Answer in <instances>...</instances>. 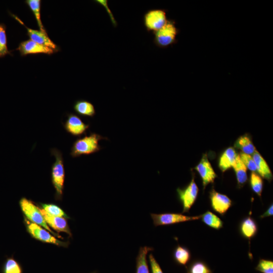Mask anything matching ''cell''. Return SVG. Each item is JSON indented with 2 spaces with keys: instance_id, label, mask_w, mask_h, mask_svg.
<instances>
[{
  "instance_id": "11",
  "label": "cell",
  "mask_w": 273,
  "mask_h": 273,
  "mask_svg": "<svg viewBox=\"0 0 273 273\" xmlns=\"http://www.w3.org/2000/svg\"><path fill=\"white\" fill-rule=\"evenodd\" d=\"M12 15L17 21L26 28L27 34L30 39L38 44L51 48L55 52L58 51V47L49 37L48 34H46L40 30L28 28L18 17L13 14Z\"/></svg>"
},
{
  "instance_id": "30",
  "label": "cell",
  "mask_w": 273,
  "mask_h": 273,
  "mask_svg": "<svg viewBox=\"0 0 273 273\" xmlns=\"http://www.w3.org/2000/svg\"><path fill=\"white\" fill-rule=\"evenodd\" d=\"M239 155L241 161L247 168L251 170L252 172H257L256 166L252 156L245 154L242 152Z\"/></svg>"
},
{
  "instance_id": "18",
  "label": "cell",
  "mask_w": 273,
  "mask_h": 273,
  "mask_svg": "<svg viewBox=\"0 0 273 273\" xmlns=\"http://www.w3.org/2000/svg\"><path fill=\"white\" fill-rule=\"evenodd\" d=\"M152 250V248L147 246L140 247L136 258L135 273H149L147 255Z\"/></svg>"
},
{
  "instance_id": "33",
  "label": "cell",
  "mask_w": 273,
  "mask_h": 273,
  "mask_svg": "<svg viewBox=\"0 0 273 273\" xmlns=\"http://www.w3.org/2000/svg\"><path fill=\"white\" fill-rule=\"evenodd\" d=\"M96 3L99 4H101V5H102L103 7H104L107 10V11L108 12V14L110 15V19L111 20V21L112 22V23L114 25V26H116L117 25V23L110 11V10L109 9V7H108L107 6V1H96Z\"/></svg>"
},
{
  "instance_id": "32",
  "label": "cell",
  "mask_w": 273,
  "mask_h": 273,
  "mask_svg": "<svg viewBox=\"0 0 273 273\" xmlns=\"http://www.w3.org/2000/svg\"><path fill=\"white\" fill-rule=\"evenodd\" d=\"M149 260L152 273H163L159 263L151 253L149 255Z\"/></svg>"
},
{
  "instance_id": "5",
  "label": "cell",
  "mask_w": 273,
  "mask_h": 273,
  "mask_svg": "<svg viewBox=\"0 0 273 273\" xmlns=\"http://www.w3.org/2000/svg\"><path fill=\"white\" fill-rule=\"evenodd\" d=\"M168 19L165 9H151L145 13L143 17L145 27L148 32H154L161 29Z\"/></svg>"
},
{
  "instance_id": "28",
  "label": "cell",
  "mask_w": 273,
  "mask_h": 273,
  "mask_svg": "<svg viewBox=\"0 0 273 273\" xmlns=\"http://www.w3.org/2000/svg\"><path fill=\"white\" fill-rule=\"evenodd\" d=\"M7 47L6 26L3 23H0V58L10 54Z\"/></svg>"
},
{
  "instance_id": "12",
  "label": "cell",
  "mask_w": 273,
  "mask_h": 273,
  "mask_svg": "<svg viewBox=\"0 0 273 273\" xmlns=\"http://www.w3.org/2000/svg\"><path fill=\"white\" fill-rule=\"evenodd\" d=\"M17 50L22 56L39 53L51 55L55 52L52 49L38 44L31 39L22 41Z\"/></svg>"
},
{
  "instance_id": "9",
  "label": "cell",
  "mask_w": 273,
  "mask_h": 273,
  "mask_svg": "<svg viewBox=\"0 0 273 273\" xmlns=\"http://www.w3.org/2000/svg\"><path fill=\"white\" fill-rule=\"evenodd\" d=\"M63 126L67 132L74 136H80L86 133L89 125L82 121L81 119L73 113L67 115V118Z\"/></svg>"
},
{
  "instance_id": "20",
  "label": "cell",
  "mask_w": 273,
  "mask_h": 273,
  "mask_svg": "<svg viewBox=\"0 0 273 273\" xmlns=\"http://www.w3.org/2000/svg\"><path fill=\"white\" fill-rule=\"evenodd\" d=\"M257 227L255 221L251 217L244 219L241 223L240 231L243 236L248 239L253 237L256 233Z\"/></svg>"
},
{
  "instance_id": "34",
  "label": "cell",
  "mask_w": 273,
  "mask_h": 273,
  "mask_svg": "<svg viewBox=\"0 0 273 273\" xmlns=\"http://www.w3.org/2000/svg\"><path fill=\"white\" fill-rule=\"evenodd\" d=\"M273 214V206L271 204L267 209V210L260 216L261 218H264L272 215Z\"/></svg>"
},
{
  "instance_id": "22",
  "label": "cell",
  "mask_w": 273,
  "mask_h": 273,
  "mask_svg": "<svg viewBox=\"0 0 273 273\" xmlns=\"http://www.w3.org/2000/svg\"><path fill=\"white\" fill-rule=\"evenodd\" d=\"M25 3L33 13L34 16L37 21L38 26L39 28V30L46 34H47V32L46 31V29H44V26L41 21V1L40 0H26L25 1Z\"/></svg>"
},
{
  "instance_id": "29",
  "label": "cell",
  "mask_w": 273,
  "mask_h": 273,
  "mask_svg": "<svg viewBox=\"0 0 273 273\" xmlns=\"http://www.w3.org/2000/svg\"><path fill=\"white\" fill-rule=\"evenodd\" d=\"M40 205L42 209L52 216L68 218L64 211L55 204L41 203Z\"/></svg>"
},
{
  "instance_id": "16",
  "label": "cell",
  "mask_w": 273,
  "mask_h": 273,
  "mask_svg": "<svg viewBox=\"0 0 273 273\" xmlns=\"http://www.w3.org/2000/svg\"><path fill=\"white\" fill-rule=\"evenodd\" d=\"M252 156L256 166L257 172L259 175L268 180H271L272 178V173L264 159L256 150Z\"/></svg>"
},
{
  "instance_id": "8",
  "label": "cell",
  "mask_w": 273,
  "mask_h": 273,
  "mask_svg": "<svg viewBox=\"0 0 273 273\" xmlns=\"http://www.w3.org/2000/svg\"><path fill=\"white\" fill-rule=\"evenodd\" d=\"M179 200L181 203L183 212H187L195 203L199 192L194 177L189 185L184 189L178 188L176 190Z\"/></svg>"
},
{
  "instance_id": "31",
  "label": "cell",
  "mask_w": 273,
  "mask_h": 273,
  "mask_svg": "<svg viewBox=\"0 0 273 273\" xmlns=\"http://www.w3.org/2000/svg\"><path fill=\"white\" fill-rule=\"evenodd\" d=\"M255 269L262 273H273V261L260 259Z\"/></svg>"
},
{
  "instance_id": "6",
  "label": "cell",
  "mask_w": 273,
  "mask_h": 273,
  "mask_svg": "<svg viewBox=\"0 0 273 273\" xmlns=\"http://www.w3.org/2000/svg\"><path fill=\"white\" fill-rule=\"evenodd\" d=\"M24 223L27 231L33 238L44 243L53 244L58 246H66L67 245L66 243L60 241L52 235L46 229L31 222L25 217L24 218Z\"/></svg>"
},
{
  "instance_id": "2",
  "label": "cell",
  "mask_w": 273,
  "mask_h": 273,
  "mask_svg": "<svg viewBox=\"0 0 273 273\" xmlns=\"http://www.w3.org/2000/svg\"><path fill=\"white\" fill-rule=\"evenodd\" d=\"M51 153L55 158L51 168V179L56 198L60 200L63 195L65 175L63 157L62 152L56 148L52 149Z\"/></svg>"
},
{
  "instance_id": "23",
  "label": "cell",
  "mask_w": 273,
  "mask_h": 273,
  "mask_svg": "<svg viewBox=\"0 0 273 273\" xmlns=\"http://www.w3.org/2000/svg\"><path fill=\"white\" fill-rule=\"evenodd\" d=\"M201 218L205 224L214 229L219 230L223 226L222 221L211 211H206L201 215Z\"/></svg>"
},
{
  "instance_id": "1",
  "label": "cell",
  "mask_w": 273,
  "mask_h": 273,
  "mask_svg": "<svg viewBox=\"0 0 273 273\" xmlns=\"http://www.w3.org/2000/svg\"><path fill=\"white\" fill-rule=\"evenodd\" d=\"M103 139H107L99 134L92 132L88 135L78 138L72 144L70 155L75 158L81 155H88L96 153L101 149L99 142Z\"/></svg>"
},
{
  "instance_id": "7",
  "label": "cell",
  "mask_w": 273,
  "mask_h": 273,
  "mask_svg": "<svg viewBox=\"0 0 273 273\" xmlns=\"http://www.w3.org/2000/svg\"><path fill=\"white\" fill-rule=\"evenodd\" d=\"M151 217L154 226H157L199 219L201 218V215L191 216L180 213H151Z\"/></svg>"
},
{
  "instance_id": "25",
  "label": "cell",
  "mask_w": 273,
  "mask_h": 273,
  "mask_svg": "<svg viewBox=\"0 0 273 273\" xmlns=\"http://www.w3.org/2000/svg\"><path fill=\"white\" fill-rule=\"evenodd\" d=\"M3 273H22L19 263L13 257L7 258L3 265Z\"/></svg>"
},
{
  "instance_id": "14",
  "label": "cell",
  "mask_w": 273,
  "mask_h": 273,
  "mask_svg": "<svg viewBox=\"0 0 273 273\" xmlns=\"http://www.w3.org/2000/svg\"><path fill=\"white\" fill-rule=\"evenodd\" d=\"M39 211L47 224L57 232H65L71 236L67 221L64 217L52 216L47 213L43 209L39 207Z\"/></svg>"
},
{
  "instance_id": "35",
  "label": "cell",
  "mask_w": 273,
  "mask_h": 273,
  "mask_svg": "<svg viewBox=\"0 0 273 273\" xmlns=\"http://www.w3.org/2000/svg\"><path fill=\"white\" fill-rule=\"evenodd\" d=\"M91 273H96V272L94 271V272H91Z\"/></svg>"
},
{
  "instance_id": "26",
  "label": "cell",
  "mask_w": 273,
  "mask_h": 273,
  "mask_svg": "<svg viewBox=\"0 0 273 273\" xmlns=\"http://www.w3.org/2000/svg\"><path fill=\"white\" fill-rule=\"evenodd\" d=\"M250 183L253 192L258 196H261L263 189V181L261 177L255 172L250 174Z\"/></svg>"
},
{
  "instance_id": "15",
  "label": "cell",
  "mask_w": 273,
  "mask_h": 273,
  "mask_svg": "<svg viewBox=\"0 0 273 273\" xmlns=\"http://www.w3.org/2000/svg\"><path fill=\"white\" fill-rule=\"evenodd\" d=\"M237 154L232 147L227 148L219 158L218 167L222 172H224L233 167L236 159Z\"/></svg>"
},
{
  "instance_id": "19",
  "label": "cell",
  "mask_w": 273,
  "mask_h": 273,
  "mask_svg": "<svg viewBox=\"0 0 273 273\" xmlns=\"http://www.w3.org/2000/svg\"><path fill=\"white\" fill-rule=\"evenodd\" d=\"M233 168L235 172L238 185L240 186L244 185L247 180V168L241 161L239 154L237 156Z\"/></svg>"
},
{
  "instance_id": "4",
  "label": "cell",
  "mask_w": 273,
  "mask_h": 273,
  "mask_svg": "<svg viewBox=\"0 0 273 273\" xmlns=\"http://www.w3.org/2000/svg\"><path fill=\"white\" fill-rule=\"evenodd\" d=\"M19 203L26 219L31 222L42 226L57 238H62L61 236L54 232L49 227L39 211V207L35 205L31 200L23 197L20 200Z\"/></svg>"
},
{
  "instance_id": "17",
  "label": "cell",
  "mask_w": 273,
  "mask_h": 273,
  "mask_svg": "<svg viewBox=\"0 0 273 273\" xmlns=\"http://www.w3.org/2000/svg\"><path fill=\"white\" fill-rule=\"evenodd\" d=\"M73 109L78 115L84 117H93L96 114L94 105L85 100L76 101L73 105Z\"/></svg>"
},
{
  "instance_id": "3",
  "label": "cell",
  "mask_w": 273,
  "mask_h": 273,
  "mask_svg": "<svg viewBox=\"0 0 273 273\" xmlns=\"http://www.w3.org/2000/svg\"><path fill=\"white\" fill-rule=\"evenodd\" d=\"M180 32L174 20L168 19L159 30L153 32L154 43L158 48L165 49L176 43L177 36Z\"/></svg>"
},
{
  "instance_id": "13",
  "label": "cell",
  "mask_w": 273,
  "mask_h": 273,
  "mask_svg": "<svg viewBox=\"0 0 273 273\" xmlns=\"http://www.w3.org/2000/svg\"><path fill=\"white\" fill-rule=\"evenodd\" d=\"M210 200L212 209L221 215H223L232 205V201L227 196L214 189L210 192Z\"/></svg>"
},
{
  "instance_id": "21",
  "label": "cell",
  "mask_w": 273,
  "mask_h": 273,
  "mask_svg": "<svg viewBox=\"0 0 273 273\" xmlns=\"http://www.w3.org/2000/svg\"><path fill=\"white\" fill-rule=\"evenodd\" d=\"M235 146L240 149L242 152L250 155H252L256 150L252 141L247 135L239 137L236 141Z\"/></svg>"
},
{
  "instance_id": "27",
  "label": "cell",
  "mask_w": 273,
  "mask_h": 273,
  "mask_svg": "<svg viewBox=\"0 0 273 273\" xmlns=\"http://www.w3.org/2000/svg\"><path fill=\"white\" fill-rule=\"evenodd\" d=\"M188 273H212L208 266L203 261L193 262L188 268Z\"/></svg>"
},
{
  "instance_id": "24",
  "label": "cell",
  "mask_w": 273,
  "mask_h": 273,
  "mask_svg": "<svg viewBox=\"0 0 273 273\" xmlns=\"http://www.w3.org/2000/svg\"><path fill=\"white\" fill-rule=\"evenodd\" d=\"M173 256L175 261L183 265H186L191 259V253L189 250L180 246L176 247Z\"/></svg>"
},
{
  "instance_id": "10",
  "label": "cell",
  "mask_w": 273,
  "mask_h": 273,
  "mask_svg": "<svg viewBox=\"0 0 273 273\" xmlns=\"http://www.w3.org/2000/svg\"><path fill=\"white\" fill-rule=\"evenodd\" d=\"M195 169L198 172L202 179L204 189L207 185L213 183L217 177L206 154L203 155L199 163L195 167Z\"/></svg>"
}]
</instances>
